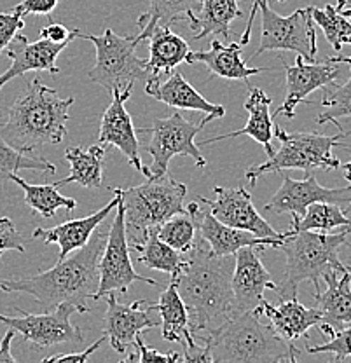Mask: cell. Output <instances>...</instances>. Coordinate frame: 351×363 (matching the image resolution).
Here are the masks:
<instances>
[{
	"mask_svg": "<svg viewBox=\"0 0 351 363\" xmlns=\"http://www.w3.org/2000/svg\"><path fill=\"white\" fill-rule=\"evenodd\" d=\"M198 241L187 252L184 269L175 281L189 313L192 334H210L229 318L236 316L233 294L234 255H215ZM203 337V335H199Z\"/></svg>",
	"mask_w": 351,
	"mask_h": 363,
	"instance_id": "cell-1",
	"label": "cell"
},
{
	"mask_svg": "<svg viewBox=\"0 0 351 363\" xmlns=\"http://www.w3.org/2000/svg\"><path fill=\"white\" fill-rule=\"evenodd\" d=\"M105 245L107 234L94 230L84 247L58 260L55 267L28 278L0 279V290L7 294L32 295L44 311H51L56 306L69 302L81 315L89 313L88 298H93L96 294L100 281L98 266Z\"/></svg>",
	"mask_w": 351,
	"mask_h": 363,
	"instance_id": "cell-2",
	"label": "cell"
},
{
	"mask_svg": "<svg viewBox=\"0 0 351 363\" xmlns=\"http://www.w3.org/2000/svg\"><path fill=\"white\" fill-rule=\"evenodd\" d=\"M74 101L72 96L60 98L56 89L33 77L6 111V121H0V136L23 154L35 152L49 143H60L67 135L69 111Z\"/></svg>",
	"mask_w": 351,
	"mask_h": 363,
	"instance_id": "cell-3",
	"label": "cell"
},
{
	"mask_svg": "<svg viewBox=\"0 0 351 363\" xmlns=\"http://www.w3.org/2000/svg\"><path fill=\"white\" fill-rule=\"evenodd\" d=\"M260 315L247 311L229 318L228 321L203 335L208 347L211 363H278L296 362L303 350L289 342L271 325L262 323Z\"/></svg>",
	"mask_w": 351,
	"mask_h": 363,
	"instance_id": "cell-4",
	"label": "cell"
},
{
	"mask_svg": "<svg viewBox=\"0 0 351 363\" xmlns=\"http://www.w3.org/2000/svg\"><path fill=\"white\" fill-rule=\"evenodd\" d=\"M351 227L338 234L322 230H299L290 234L278 248L285 253L286 267L277 292L280 298H297L299 285L313 281L315 292H320V279L328 271H346L339 259V248L348 243Z\"/></svg>",
	"mask_w": 351,
	"mask_h": 363,
	"instance_id": "cell-5",
	"label": "cell"
},
{
	"mask_svg": "<svg viewBox=\"0 0 351 363\" xmlns=\"http://www.w3.org/2000/svg\"><path fill=\"white\" fill-rule=\"evenodd\" d=\"M187 187L165 173L150 177L145 184L121 191L124 208V225L130 248L140 245L149 230L157 229L173 215L186 213L184 199Z\"/></svg>",
	"mask_w": 351,
	"mask_h": 363,
	"instance_id": "cell-6",
	"label": "cell"
},
{
	"mask_svg": "<svg viewBox=\"0 0 351 363\" xmlns=\"http://www.w3.org/2000/svg\"><path fill=\"white\" fill-rule=\"evenodd\" d=\"M274 136L280 140V150L274 152L262 164H255L247 168L245 177L250 182L252 187L257 185V180L267 173H280L285 169H338L341 168V161L334 157V147H350L341 142L348 133L339 130L338 135L325 136L320 133H308V131H296L289 133L282 126H274Z\"/></svg>",
	"mask_w": 351,
	"mask_h": 363,
	"instance_id": "cell-7",
	"label": "cell"
},
{
	"mask_svg": "<svg viewBox=\"0 0 351 363\" xmlns=\"http://www.w3.org/2000/svg\"><path fill=\"white\" fill-rule=\"evenodd\" d=\"M77 37L91 40L96 48V63L88 75L104 89L112 93V89H124L135 86V82L145 84L154 77L147 68V60L137 56V48L142 43L138 35L121 37L112 28H105L101 35L79 32Z\"/></svg>",
	"mask_w": 351,
	"mask_h": 363,
	"instance_id": "cell-8",
	"label": "cell"
},
{
	"mask_svg": "<svg viewBox=\"0 0 351 363\" xmlns=\"http://www.w3.org/2000/svg\"><path fill=\"white\" fill-rule=\"evenodd\" d=\"M211 121H215V117L210 113L199 123H192L184 119L180 112H173L166 119H154L149 128H140L137 133L149 135V142L143 145V149L152 157L149 166L150 175H165L168 172L169 161L175 156H189L198 168H205L206 159L196 143V135Z\"/></svg>",
	"mask_w": 351,
	"mask_h": 363,
	"instance_id": "cell-9",
	"label": "cell"
},
{
	"mask_svg": "<svg viewBox=\"0 0 351 363\" xmlns=\"http://www.w3.org/2000/svg\"><path fill=\"white\" fill-rule=\"evenodd\" d=\"M259 9L262 14V37L259 48L248 60L266 51H294L303 56L304 62H316L318 45L315 21L311 16L313 7H304L294 11L289 16H280L271 9L266 0H262Z\"/></svg>",
	"mask_w": 351,
	"mask_h": 363,
	"instance_id": "cell-10",
	"label": "cell"
},
{
	"mask_svg": "<svg viewBox=\"0 0 351 363\" xmlns=\"http://www.w3.org/2000/svg\"><path fill=\"white\" fill-rule=\"evenodd\" d=\"M130 243L126 238V225H124V208L121 203V189H119V203L116 206V217L112 220L111 229L107 233V245L100 257V266H98V281L96 294L93 295V301H100L111 292L128 294L130 286L135 281L147 283L150 286H157L160 283L152 278L138 274L135 271L133 262L130 259Z\"/></svg>",
	"mask_w": 351,
	"mask_h": 363,
	"instance_id": "cell-11",
	"label": "cell"
},
{
	"mask_svg": "<svg viewBox=\"0 0 351 363\" xmlns=\"http://www.w3.org/2000/svg\"><path fill=\"white\" fill-rule=\"evenodd\" d=\"M18 311L16 318L0 315V321L9 328L16 330L26 342H32L39 350L58 346V344H82L84 335L82 330L72 325L70 318L79 309L74 304L63 302L51 311H44L43 315L26 313L21 308H14Z\"/></svg>",
	"mask_w": 351,
	"mask_h": 363,
	"instance_id": "cell-12",
	"label": "cell"
},
{
	"mask_svg": "<svg viewBox=\"0 0 351 363\" xmlns=\"http://www.w3.org/2000/svg\"><path fill=\"white\" fill-rule=\"evenodd\" d=\"M213 199H206L205 196H199V201L210 208L211 215L222 224L234 227V229L248 230L259 238H278L285 240L286 233H278L269 222L259 213L254 206L250 192L245 187L225 189L213 187Z\"/></svg>",
	"mask_w": 351,
	"mask_h": 363,
	"instance_id": "cell-13",
	"label": "cell"
},
{
	"mask_svg": "<svg viewBox=\"0 0 351 363\" xmlns=\"http://www.w3.org/2000/svg\"><path fill=\"white\" fill-rule=\"evenodd\" d=\"M105 297L107 311L104 316V334L117 353H126L131 346H135V339L138 335L160 325V321L152 316L156 311V304L152 302L135 301L131 304H121L114 292Z\"/></svg>",
	"mask_w": 351,
	"mask_h": 363,
	"instance_id": "cell-14",
	"label": "cell"
},
{
	"mask_svg": "<svg viewBox=\"0 0 351 363\" xmlns=\"http://www.w3.org/2000/svg\"><path fill=\"white\" fill-rule=\"evenodd\" d=\"M133 86H126L124 89H112V101L105 108L104 117L100 124V140L101 145H114L116 149L121 150V154L126 156L130 164L137 172L150 179V169L145 168L140 157V145H138L137 130L133 126L130 112L126 111L124 104L131 96Z\"/></svg>",
	"mask_w": 351,
	"mask_h": 363,
	"instance_id": "cell-15",
	"label": "cell"
},
{
	"mask_svg": "<svg viewBox=\"0 0 351 363\" xmlns=\"http://www.w3.org/2000/svg\"><path fill=\"white\" fill-rule=\"evenodd\" d=\"M282 173V185L271 201L264 206V210H269L273 213H296L304 215L309 204L313 203H335L348 204L351 203V184L348 187L328 189L318 184V180L308 173L303 180L290 179L286 173Z\"/></svg>",
	"mask_w": 351,
	"mask_h": 363,
	"instance_id": "cell-16",
	"label": "cell"
},
{
	"mask_svg": "<svg viewBox=\"0 0 351 363\" xmlns=\"http://www.w3.org/2000/svg\"><path fill=\"white\" fill-rule=\"evenodd\" d=\"M233 271V294L234 311L236 315L255 311L266 298V290H277L278 283L273 281L271 274L264 267L255 247H243L234 253Z\"/></svg>",
	"mask_w": 351,
	"mask_h": 363,
	"instance_id": "cell-17",
	"label": "cell"
},
{
	"mask_svg": "<svg viewBox=\"0 0 351 363\" xmlns=\"http://www.w3.org/2000/svg\"><path fill=\"white\" fill-rule=\"evenodd\" d=\"M283 68H285L286 74V93L283 104L274 112V117L283 116L286 119H292L296 116L297 105L306 101L308 94H311L316 89L325 88L341 74L339 63L332 62L330 58L320 63H308L304 62L301 55H297L294 65L283 62Z\"/></svg>",
	"mask_w": 351,
	"mask_h": 363,
	"instance_id": "cell-18",
	"label": "cell"
},
{
	"mask_svg": "<svg viewBox=\"0 0 351 363\" xmlns=\"http://www.w3.org/2000/svg\"><path fill=\"white\" fill-rule=\"evenodd\" d=\"M187 213L194 218L196 229L201 234V240L210 245V250L215 255H234L243 247H280L283 240L278 238H259L248 230L234 229L222 224L221 220L211 215L208 210H201L198 203H189L186 206Z\"/></svg>",
	"mask_w": 351,
	"mask_h": 363,
	"instance_id": "cell-19",
	"label": "cell"
},
{
	"mask_svg": "<svg viewBox=\"0 0 351 363\" xmlns=\"http://www.w3.org/2000/svg\"><path fill=\"white\" fill-rule=\"evenodd\" d=\"M67 45L69 43H51L46 39L30 43L25 35H16L4 51L11 58V67L0 75V89L14 77L25 75L26 72L58 74L60 67L56 65V58Z\"/></svg>",
	"mask_w": 351,
	"mask_h": 363,
	"instance_id": "cell-20",
	"label": "cell"
},
{
	"mask_svg": "<svg viewBox=\"0 0 351 363\" xmlns=\"http://www.w3.org/2000/svg\"><path fill=\"white\" fill-rule=\"evenodd\" d=\"M114 192V199L111 203L105 204L101 210L94 211V213L88 215L84 218H77V220H67L63 224L51 227V229H43V227H37L32 233L33 240H40L44 243L51 245L56 243L60 247V255L58 260H63L65 257H69L70 253H74L75 250L82 248L89 240H91L93 233L96 230V227L104 224L105 218L111 215L112 210H116L117 203H119V189H112Z\"/></svg>",
	"mask_w": 351,
	"mask_h": 363,
	"instance_id": "cell-21",
	"label": "cell"
},
{
	"mask_svg": "<svg viewBox=\"0 0 351 363\" xmlns=\"http://www.w3.org/2000/svg\"><path fill=\"white\" fill-rule=\"evenodd\" d=\"M325 279V292H315L316 308L322 313L320 330L330 337L334 332L351 325V269L328 271L322 276Z\"/></svg>",
	"mask_w": 351,
	"mask_h": 363,
	"instance_id": "cell-22",
	"label": "cell"
},
{
	"mask_svg": "<svg viewBox=\"0 0 351 363\" xmlns=\"http://www.w3.org/2000/svg\"><path fill=\"white\" fill-rule=\"evenodd\" d=\"M145 93L175 111L201 112L205 116L210 113L215 119H222L225 116V108L222 105H215L206 100L203 94L192 88L191 82H187L180 72H172L166 81H161V75L150 77L145 82Z\"/></svg>",
	"mask_w": 351,
	"mask_h": 363,
	"instance_id": "cell-23",
	"label": "cell"
},
{
	"mask_svg": "<svg viewBox=\"0 0 351 363\" xmlns=\"http://www.w3.org/2000/svg\"><path fill=\"white\" fill-rule=\"evenodd\" d=\"M255 313L266 316L271 327L289 342L306 337L309 328L316 327L322 321V313L318 308H306L297 298H282L277 306L264 301Z\"/></svg>",
	"mask_w": 351,
	"mask_h": 363,
	"instance_id": "cell-24",
	"label": "cell"
},
{
	"mask_svg": "<svg viewBox=\"0 0 351 363\" xmlns=\"http://www.w3.org/2000/svg\"><path fill=\"white\" fill-rule=\"evenodd\" d=\"M273 104V98L267 96L260 88H250L247 101H245V111L248 112V123L245 124V128L238 131H229V133L218 135V136H210V138L199 140V145L205 147L210 143L221 142V140L234 138V136L248 135L264 147L267 157H271L274 154L273 150V138H274V123L273 117H271L269 107Z\"/></svg>",
	"mask_w": 351,
	"mask_h": 363,
	"instance_id": "cell-25",
	"label": "cell"
},
{
	"mask_svg": "<svg viewBox=\"0 0 351 363\" xmlns=\"http://www.w3.org/2000/svg\"><path fill=\"white\" fill-rule=\"evenodd\" d=\"M241 49L243 45L231 43L224 45L213 39L208 51H189L187 63H203L208 67L211 75H218L222 79H231V81H248L252 75H257L260 72L269 70L266 67H248L247 62L241 58Z\"/></svg>",
	"mask_w": 351,
	"mask_h": 363,
	"instance_id": "cell-26",
	"label": "cell"
},
{
	"mask_svg": "<svg viewBox=\"0 0 351 363\" xmlns=\"http://www.w3.org/2000/svg\"><path fill=\"white\" fill-rule=\"evenodd\" d=\"M156 311L161 315V335L169 342H182L184 350L194 347L196 337L189 328V313L175 281H169V285L161 292L160 301L156 304Z\"/></svg>",
	"mask_w": 351,
	"mask_h": 363,
	"instance_id": "cell-27",
	"label": "cell"
},
{
	"mask_svg": "<svg viewBox=\"0 0 351 363\" xmlns=\"http://www.w3.org/2000/svg\"><path fill=\"white\" fill-rule=\"evenodd\" d=\"M145 40L149 43L147 68L152 75L172 74L180 63L186 62L189 51H191L187 40L173 33L172 28L165 25L154 26Z\"/></svg>",
	"mask_w": 351,
	"mask_h": 363,
	"instance_id": "cell-28",
	"label": "cell"
},
{
	"mask_svg": "<svg viewBox=\"0 0 351 363\" xmlns=\"http://www.w3.org/2000/svg\"><path fill=\"white\" fill-rule=\"evenodd\" d=\"M107 150L100 145L69 147L65 150V159L70 164V175L55 182V187H63L67 184H79L88 189L104 187V159Z\"/></svg>",
	"mask_w": 351,
	"mask_h": 363,
	"instance_id": "cell-29",
	"label": "cell"
},
{
	"mask_svg": "<svg viewBox=\"0 0 351 363\" xmlns=\"http://www.w3.org/2000/svg\"><path fill=\"white\" fill-rule=\"evenodd\" d=\"M149 9L138 16L137 25L140 28V40H145L147 35L154 30V26L165 25L172 26L177 21H189V25H196V16L201 9V0H147Z\"/></svg>",
	"mask_w": 351,
	"mask_h": 363,
	"instance_id": "cell-30",
	"label": "cell"
},
{
	"mask_svg": "<svg viewBox=\"0 0 351 363\" xmlns=\"http://www.w3.org/2000/svg\"><path fill=\"white\" fill-rule=\"evenodd\" d=\"M240 0H201V9L196 16L194 30L196 40L208 35H217L229 40V28L234 20L243 18V11L238 6Z\"/></svg>",
	"mask_w": 351,
	"mask_h": 363,
	"instance_id": "cell-31",
	"label": "cell"
},
{
	"mask_svg": "<svg viewBox=\"0 0 351 363\" xmlns=\"http://www.w3.org/2000/svg\"><path fill=\"white\" fill-rule=\"evenodd\" d=\"M7 180L14 182L18 187H21L25 196V203L32 208L33 213L43 215L44 218H55L56 211L60 208H65L69 213L77 208V201L67 196L60 194L58 187H55V184H44V185H33L28 182L18 177L16 173H11L7 177Z\"/></svg>",
	"mask_w": 351,
	"mask_h": 363,
	"instance_id": "cell-32",
	"label": "cell"
},
{
	"mask_svg": "<svg viewBox=\"0 0 351 363\" xmlns=\"http://www.w3.org/2000/svg\"><path fill=\"white\" fill-rule=\"evenodd\" d=\"M133 250L140 253L138 262L149 267V269L166 272L172 278H177L182 272L184 264H186V257H182V253L166 245L165 241H161L156 229L149 230L145 240L137 247H133Z\"/></svg>",
	"mask_w": 351,
	"mask_h": 363,
	"instance_id": "cell-33",
	"label": "cell"
},
{
	"mask_svg": "<svg viewBox=\"0 0 351 363\" xmlns=\"http://www.w3.org/2000/svg\"><path fill=\"white\" fill-rule=\"evenodd\" d=\"M330 60L339 63V65L346 63V65H350L351 72V56H332ZM322 89L323 100L320 101V105L325 108V112H322L316 117V124L323 126V124L332 123L339 130H342L341 124H339V119L341 117H351V74L348 82H345V84H335L334 81Z\"/></svg>",
	"mask_w": 351,
	"mask_h": 363,
	"instance_id": "cell-34",
	"label": "cell"
},
{
	"mask_svg": "<svg viewBox=\"0 0 351 363\" xmlns=\"http://www.w3.org/2000/svg\"><path fill=\"white\" fill-rule=\"evenodd\" d=\"M335 227H351V218L335 203H313L304 215L292 213V225L289 233L299 230H322L330 233Z\"/></svg>",
	"mask_w": 351,
	"mask_h": 363,
	"instance_id": "cell-35",
	"label": "cell"
},
{
	"mask_svg": "<svg viewBox=\"0 0 351 363\" xmlns=\"http://www.w3.org/2000/svg\"><path fill=\"white\" fill-rule=\"evenodd\" d=\"M196 230L198 229H196L194 218L186 211V213L173 215L157 227L156 233L161 241L175 248L177 252L187 253L196 241Z\"/></svg>",
	"mask_w": 351,
	"mask_h": 363,
	"instance_id": "cell-36",
	"label": "cell"
},
{
	"mask_svg": "<svg viewBox=\"0 0 351 363\" xmlns=\"http://www.w3.org/2000/svg\"><path fill=\"white\" fill-rule=\"evenodd\" d=\"M21 169H33V172H51L56 173V166L46 161L44 157H32L13 149L0 136V180L7 179L11 173H18Z\"/></svg>",
	"mask_w": 351,
	"mask_h": 363,
	"instance_id": "cell-37",
	"label": "cell"
},
{
	"mask_svg": "<svg viewBox=\"0 0 351 363\" xmlns=\"http://www.w3.org/2000/svg\"><path fill=\"white\" fill-rule=\"evenodd\" d=\"M311 16L313 21L323 30V33H325L332 49H334V51H341L346 37L351 35V20L342 16L341 13H338L335 7L330 6V4L323 7V9L313 7Z\"/></svg>",
	"mask_w": 351,
	"mask_h": 363,
	"instance_id": "cell-38",
	"label": "cell"
},
{
	"mask_svg": "<svg viewBox=\"0 0 351 363\" xmlns=\"http://www.w3.org/2000/svg\"><path fill=\"white\" fill-rule=\"evenodd\" d=\"M304 351L309 354L332 353L334 354V362L346 360V358L351 357V327H345L341 330L334 332L325 344H320V346L306 344Z\"/></svg>",
	"mask_w": 351,
	"mask_h": 363,
	"instance_id": "cell-39",
	"label": "cell"
},
{
	"mask_svg": "<svg viewBox=\"0 0 351 363\" xmlns=\"http://www.w3.org/2000/svg\"><path fill=\"white\" fill-rule=\"evenodd\" d=\"M135 347H137V353H131L130 357L124 358V363H150V362H166V363H177L184 362V354L172 351V353H161L156 351L154 347H149L143 342L142 334L135 339Z\"/></svg>",
	"mask_w": 351,
	"mask_h": 363,
	"instance_id": "cell-40",
	"label": "cell"
},
{
	"mask_svg": "<svg viewBox=\"0 0 351 363\" xmlns=\"http://www.w3.org/2000/svg\"><path fill=\"white\" fill-rule=\"evenodd\" d=\"M21 28H25V21L20 13L14 9L9 13H0V55L13 43Z\"/></svg>",
	"mask_w": 351,
	"mask_h": 363,
	"instance_id": "cell-41",
	"label": "cell"
},
{
	"mask_svg": "<svg viewBox=\"0 0 351 363\" xmlns=\"http://www.w3.org/2000/svg\"><path fill=\"white\" fill-rule=\"evenodd\" d=\"M9 250L23 253V238L9 217H0V253L9 252Z\"/></svg>",
	"mask_w": 351,
	"mask_h": 363,
	"instance_id": "cell-42",
	"label": "cell"
},
{
	"mask_svg": "<svg viewBox=\"0 0 351 363\" xmlns=\"http://www.w3.org/2000/svg\"><path fill=\"white\" fill-rule=\"evenodd\" d=\"M79 28L69 30L62 23H49V25L43 26L39 32V39L51 40V43H72L77 37Z\"/></svg>",
	"mask_w": 351,
	"mask_h": 363,
	"instance_id": "cell-43",
	"label": "cell"
},
{
	"mask_svg": "<svg viewBox=\"0 0 351 363\" xmlns=\"http://www.w3.org/2000/svg\"><path fill=\"white\" fill-rule=\"evenodd\" d=\"M58 4L60 0H23V2H20L14 7V11L20 13L21 16H26V14H37V16L51 18V13L56 9Z\"/></svg>",
	"mask_w": 351,
	"mask_h": 363,
	"instance_id": "cell-44",
	"label": "cell"
},
{
	"mask_svg": "<svg viewBox=\"0 0 351 363\" xmlns=\"http://www.w3.org/2000/svg\"><path fill=\"white\" fill-rule=\"evenodd\" d=\"M107 340V335H101L100 339L94 340L89 347H86L84 351H81V353H72V354H52V357H48L44 358V363H86L89 360V357L94 353V351L98 350V347L101 346V344Z\"/></svg>",
	"mask_w": 351,
	"mask_h": 363,
	"instance_id": "cell-45",
	"label": "cell"
},
{
	"mask_svg": "<svg viewBox=\"0 0 351 363\" xmlns=\"http://www.w3.org/2000/svg\"><path fill=\"white\" fill-rule=\"evenodd\" d=\"M14 337H16V330L9 328L4 335V339L0 340V362L2 363H14L16 358L11 354V342H13Z\"/></svg>",
	"mask_w": 351,
	"mask_h": 363,
	"instance_id": "cell-46",
	"label": "cell"
},
{
	"mask_svg": "<svg viewBox=\"0 0 351 363\" xmlns=\"http://www.w3.org/2000/svg\"><path fill=\"white\" fill-rule=\"evenodd\" d=\"M262 0H254V4H252V9H250V14H248V21H247V28H245L243 35H241L240 39V44L241 45H247L250 43V35H252V26H254V20L255 16H257L259 13V6ZM278 2H286V0H278Z\"/></svg>",
	"mask_w": 351,
	"mask_h": 363,
	"instance_id": "cell-47",
	"label": "cell"
},
{
	"mask_svg": "<svg viewBox=\"0 0 351 363\" xmlns=\"http://www.w3.org/2000/svg\"><path fill=\"white\" fill-rule=\"evenodd\" d=\"M334 7L338 13H341L342 16L351 20V0H338V4Z\"/></svg>",
	"mask_w": 351,
	"mask_h": 363,
	"instance_id": "cell-48",
	"label": "cell"
},
{
	"mask_svg": "<svg viewBox=\"0 0 351 363\" xmlns=\"http://www.w3.org/2000/svg\"><path fill=\"white\" fill-rule=\"evenodd\" d=\"M342 168H345V179L351 184V161L348 162V164L342 166ZM350 210H351V203H350Z\"/></svg>",
	"mask_w": 351,
	"mask_h": 363,
	"instance_id": "cell-49",
	"label": "cell"
},
{
	"mask_svg": "<svg viewBox=\"0 0 351 363\" xmlns=\"http://www.w3.org/2000/svg\"><path fill=\"white\" fill-rule=\"evenodd\" d=\"M345 44H351V35H348V37H346V40H345Z\"/></svg>",
	"mask_w": 351,
	"mask_h": 363,
	"instance_id": "cell-50",
	"label": "cell"
}]
</instances>
